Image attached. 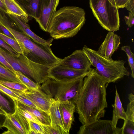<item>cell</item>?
Masks as SVG:
<instances>
[{
	"instance_id": "6da1fadb",
	"label": "cell",
	"mask_w": 134,
	"mask_h": 134,
	"mask_svg": "<svg viewBox=\"0 0 134 134\" xmlns=\"http://www.w3.org/2000/svg\"><path fill=\"white\" fill-rule=\"evenodd\" d=\"M108 83L95 68L89 70L75 104L82 125H88L104 116L107 107L106 89Z\"/></svg>"
},
{
	"instance_id": "7a4b0ae2",
	"label": "cell",
	"mask_w": 134,
	"mask_h": 134,
	"mask_svg": "<svg viewBox=\"0 0 134 134\" xmlns=\"http://www.w3.org/2000/svg\"><path fill=\"white\" fill-rule=\"evenodd\" d=\"M85 15L84 10L81 8L73 6L63 7L54 14L47 32L55 39L73 37L84 24Z\"/></svg>"
},
{
	"instance_id": "3957f363",
	"label": "cell",
	"mask_w": 134,
	"mask_h": 134,
	"mask_svg": "<svg viewBox=\"0 0 134 134\" xmlns=\"http://www.w3.org/2000/svg\"><path fill=\"white\" fill-rule=\"evenodd\" d=\"M82 50L95 67L97 72L105 79L108 83H114L125 76H129L130 72L124 66L123 60H114L107 59L97 51L85 45Z\"/></svg>"
},
{
	"instance_id": "277c9868",
	"label": "cell",
	"mask_w": 134,
	"mask_h": 134,
	"mask_svg": "<svg viewBox=\"0 0 134 134\" xmlns=\"http://www.w3.org/2000/svg\"><path fill=\"white\" fill-rule=\"evenodd\" d=\"M8 30L20 44L24 54L32 61L51 66L59 63L62 59L56 57L50 47L39 44L20 31Z\"/></svg>"
},
{
	"instance_id": "5b68a950",
	"label": "cell",
	"mask_w": 134,
	"mask_h": 134,
	"mask_svg": "<svg viewBox=\"0 0 134 134\" xmlns=\"http://www.w3.org/2000/svg\"><path fill=\"white\" fill-rule=\"evenodd\" d=\"M0 52L13 69L18 71L36 83L42 84L48 79L51 67L35 63L24 54L14 56L0 46Z\"/></svg>"
},
{
	"instance_id": "8992f818",
	"label": "cell",
	"mask_w": 134,
	"mask_h": 134,
	"mask_svg": "<svg viewBox=\"0 0 134 134\" xmlns=\"http://www.w3.org/2000/svg\"><path fill=\"white\" fill-rule=\"evenodd\" d=\"M84 77L68 82L58 81L49 77L40 86L39 88L55 101H68L75 104Z\"/></svg>"
},
{
	"instance_id": "52a82bcc",
	"label": "cell",
	"mask_w": 134,
	"mask_h": 134,
	"mask_svg": "<svg viewBox=\"0 0 134 134\" xmlns=\"http://www.w3.org/2000/svg\"><path fill=\"white\" fill-rule=\"evenodd\" d=\"M89 4L93 15L104 29L113 32L119 29V9L108 0H89Z\"/></svg>"
},
{
	"instance_id": "ba28073f",
	"label": "cell",
	"mask_w": 134,
	"mask_h": 134,
	"mask_svg": "<svg viewBox=\"0 0 134 134\" xmlns=\"http://www.w3.org/2000/svg\"><path fill=\"white\" fill-rule=\"evenodd\" d=\"M88 73V71L72 69L58 63L50 67L48 76L57 81L68 82L85 77Z\"/></svg>"
},
{
	"instance_id": "9c48e42d",
	"label": "cell",
	"mask_w": 134,
	"mask_h": 134,
	"mask_svg": "<svg viewBox=\"0 0 134 134\" xmlns=\"http://www.w3.org/2000/svg\"><path fill=\"white\" fill-rule=\"evenodd\" d=\"M122 128H115L111 121L99 119L87 126L80 127L78 134H122Z\"/></svg>"
},
{
	"instance_id": "30bf717a",
	"label": "cell",
	"mask_w": 134,
	"mask_h": 134,
	"mask_svg": "<svg viewBox=\"0 0 134 134\" xmlns=\"http://www.w3.org/2000/svg\"><path fill=\"white\" fill-rule=\"evenodd\" d=\"M59 64L70 68L88 71L92 65L82 50H77L70 55L62 59Z\"/></svg>"
},
{
	"instance_id": "8fae6325",
	"label": "cell",
	"mask_w": 134,
	"mask_h": 134,
	"mask_svg": "<svg viewBox=\"0 0 134 134\" xmlns=\"http://www.w3.org/2000/svg\"><path fill=\"white\" fill-rule=\"evenodd\" d=\"M22 93L38 109L49 114L50 107L52 103L55 101L49 96L40 88L37 89H28L24 93Z\"/></svg>"
},
{
	"instance_id": "7c38bea8",
	"label": "cell",
	"mask_w": 134,
	"mask_h": 134,
	"mask_svg": "<svg viewBox=\"0 0 134 134\" xmlns=\"http://www.w3.org/2000/svg\"><path fill=\"white\" fill-rule=\"evenodd\" d=\"M60 0H41L40 16L36 21L41 28L47 32L51 20L56 12Z\"/></svg>"
},
{
	"instance_id": "4fadbf2b",
	"label": "cell",
	"mask_w": 134,
	"mask_h": 134,
	"mask_svg": "<svg viewBox=\"0 0 134 134\" xmlns=\"http://www.w3.org/2000/svg\"><path fill=\"white\" fill-rule=\"evenodd\" d=\"M120 40L119 36L114 32L109 31L97 51L105 58L112 60V56L119 47Z\"/></svg>"
},
{
	"instance_id": "5bb4252c",
	"label": "cell",
	"mask_w": 134,
	"mask_h": 134,
	"mask_svg": "<svg viewBox=\"0 0 134 134\" xmlns=\"http://www.w3.org/2000/svg\"><path fill=\"white\" fill-rule=\"evenodd\" d=\"M9 14L20 31L39 44L47 47H50L51 45L52 39L46 40L40 37L31 30L29 25L19 16L13 14Z\"/></svg>"
},
{
	"instance_id": "9a60e30c",
	"label": "cell",
	"mask_w": 134,
	"mask_h": 134,
	"mask_svg": "<svg viewBox=\"0 0 134 134\" xmlns=\"http://www.w3.org/2000/svg\"><path fill=\"white\" fill-rule=\"evenodd\" d=\"M59 108L64 128L69 134L72 125L74 121V113L75 105L70 102L63 101L59 102Z\"/></svg>"
},
{
	"instance_id": "2e32d148",
	"label": "cell",
	"mask_w": 134,
	"mask_h": 134,
	"mask_svg": "<svg viewBox=\"0 0 134 134\" xmlns=\"http://www.w3.org/2000/svg\"><path fill=\"white\" fill-rule=\"evenodd\" d=\"M15 0L28 16L38 20L41 14V0Z\"/></svg>"
},
{
	"instance_id": "e0dca14e",
	"label": "cell",
	"mask_w": 134,
	"mask_h": 134,
	"mask_svg": "<svg viewBox=\"0 0 134 134\" xmlns=\"http://www.w3.org/2000/svg\"><path fill=\"white\" fill-rule=\"evenodd\" d=\"M5 116L4 121L0 127H5L7 130L2 134H26L20 122L13 113H7Z\"/></svg>"
},
{
	"instance_id": "ac0fdd59",
	"label": "cell",
	"mask_w": 134,
	"mask_h": 134,
	"mask_svg": "<svg viewBox=\"0 0 134 134\" xmlns=\"http://www.w3.org/2000/svg\"><path fill=\"white\" fill-rule=\"evenodd\" d=\"M59 102L55 101L52 104L49 109L51 126L58 130L61 134H68L64 127L59 111Z\"/></svg>"
},
{
	"instance_id": "d6986e66",
	"label": "cell",
	"mask_w": 134,
	"mask_h": 134,
	"mask_svg": "<svg viewBox=\"0 0 134 134\" xmlns=\"http://www.w3.org/2000/svg\"><path fill=\"white\" fill-rule=\"evenodd\" d=\"M115 96L114 104L112 105L113 107V117L111 120L114 127L116 128L118 121L119 119H122L124 121L127 119V116L125 112L122 107V103L118 92L116 87H115Z\"/></svg>"
},
{
	"instance_id": "ffe728a7",
	"label": "cell",
	"mask_w": 134,
	"mask_h": 134,
	"mask_svg": "<svg viewBox=\"0 0 134 134\" xmlns=\"http://www.w3.org/2000/svg\"><path fill=\"white\" fill-rule=\"evenodd\" d=\"M16 101L19 106L30 112L42 124L51 126V120L49 114L40 109L31 107Z\"/></svg>"
},
{
	"instance_id": "44dd1931",
	"label": "cell",
	"mask_w": 134,
	"mask_h": 134,
	"mask_svg": "<svg viewBox=\"0 0 134 134\" xmlns=\"http://www.w3.org/2000/svg\"><path fill=\"white\" fill-rule=\"evenodd\" d=\"M9 13L18 15L26 23L29 21V16L15 0H4Z\"/></svg>"
},
{
	"instance_id": "7402d4cb",
	"label": "cell",
	"mask_w": 134,
	"mask_h": 134,
	"mask_svg": "<svg viewBox=\"0 0 134 134\" xmlns=\"http://www.w3.org/2000/svg\"><path fill=\"white\" fill-rule=\"evenodd\" d=\"M0 80L14 82L24 85L23 83L16 77L14 73L0 63Z\"/></svg>"
},
{
	"instance_id": "603a6c76",
	"label": "cell",
	"mask_w": 134,
	"mask_h": 134,
	"mask_svg": "<svg viewBox=\"0 0 134 134\" xmlns=\"http://www.w3.org/2000/svg\"><path fill=\"white\" fill-rule=\"evenodd\" d=\"M0 24L2 25L8 29H12L17 31L19 30L9 14L0 9Z\"/></svg>"
},
{
	"instance_id": "cb8c5ba5",
	"label": "cell",
	"mask_w": 134,
	"mask_h": 134,
	"mask_svg": "<svg viewBox=\"0 0 134 134\" xmlns=\"http://www.w3.org/2000/svg\"><path fill=\"white\" fill-rule=\"evenodd\" d=\"M16 77L28 89H37L40 85L26 76L20 72L15 71L14 72Z\"/></svg>"
},
{
	"instance_id": "d4e9b609",
	"label": "cell",
	"mask_w": 134,
	"mask_h": 134,
	"mask_svg": "<svg viewBox=\"0 0 134 134\" xmlns=\"http://www.w3.org/2000/svg\"><path fill=\"white\" fill-rule=\"evenodd\" d=\"M0 38L17 53L19 54H24L20 44L15 39L10 37L0 32Z\"/></svg>"
},
{
	"instance_id": "484cf974",
	"label": "cell",
	"mask_w": 134,
	"mask_h": 134,
	"mask_svg": "<svg viewBox=\"0 0 134 134\" xmlns=\"http://www.w3.org/2000/svg\"><path fill=\"white\" fill-rule=\"evenodd\" d=\"M0 83L9 88L22 93H24L28 89L24 85L14 82L0 80Z\"/></svg>"
},
{
	"instance_id": "4316f807",
	"label": "cell",
	"mask_w": 134,
	"mask_h": 134,
	"mask_svg": "<svg viewBox=\"0 0 134 134\" xmlns=\"http://www.w3.org/2000/svg\"><path fill=\"white\" fill-rule=\"evenodd\" d=\"M128 96L130 102L127 105L126 111L125 112L127 119L134 121V96L132 93H130Z\"/></svg>"
},
{
	"instance_id": "83f0119b",
	"label": "cell",
	"mask_w": 134,
	"mask_h": 134,
	"mask_svg": "<svg viewBox=\"0 0 134 134\" xmlns=\"http://www.w3.org/2000/svg\"><path fill=\"white\" fill-rule=\"evenodd\" d=\"M18 119L26 132V134H30L31 131L29 121L25 116L20 114L15 107V111L13 113Z\"/></svg>"
},
{
	"instance_id": "f1b7e54d",
	"label": "cell",
	"mask_w": 134,
	"mask_h": 134,
	"mask_svg": "<svg viewBox=\"0 0 134 134\" xmlns=\"http://www.w3.org/2000/svg\"><path fill=\"white\" fill-rule=\"evenodd\" d=\"M13 101L14 104V107L16 108L18 111L29 121L34 122L40 124H42L30 112L24 108L19 106L16 100H14Z\"/></svg>"
},
{
	"instance_id": "f546056e",
	"label": "cell",
	"mask_w": 134,
	"mask_h": 134,
	"mask_svg": "<svg viewBox=\"0 0 134 134\" xmlns=\"http://www.w3.org/2000/svg\"><path fill=\"white\" fill-rule=\"evenodd\" d=\"M0 91L14 100L18 97L19 91L9 88L0 83Z\"/></svg>"
},
{
	"instance_id": "4dcf8cb0",
	"label": "cell",
	"mask_w": 134,
	"mask_h": 134,
	"mask_svg": "<svg viewBox=\"0 0 134 134\" xmlns=\"http://www.w3.org/2000/svg\"><path fill=\"white\" fill-rule=\"evenodd\" d=\"M121 128L122 134H134V121L127 119Z\"/></svg>"
},
{
	"instance_id": "1f68e13d",
	"label": "cell",
	"mask_w": 134,
	"mask_h": 134,
	"mask_svg": "<svg viewBox=\"0 0 134 134\" xmlns=\"http://www.w3.org/2000/svg\"><path fill=\"white\" fill-rule=\"evenodd\" d=\"M14 100H17L31 107L38 109L31 101L25 97L20 91L19 92L18 96Z\"/></svg>"
},
{
	"instance_id": "d6a6232c",
	"label": "cell",
	"mask_w": 134,
	"mask_h": 134,
	"mask_svg": "<svg viewBox=\"0 0 134 134\" xmlns=\"http://www.w3.org/2000/svg\"><path fill=\"white\" fill-rule=\"evenodd\" d=\"M29 123L31 130L34 131L37 134H44L42 124L30 121H29Z\"/></svg>"
},
{
	"instance_id": "836d02e7",
	"label": "cell",
	"mask_w": 134,
	"mask_h": 134,
	"mask_svg": "<svg viewBox=\"0 0 134 134\" xmlns=\"http://www.w3.org/2000/svg\"><path fill=\"white\" fill-rule=\"evenodd\" d=\"M0 46L14 56L17 57L20 54L17 53L1 38H0Z\"/></svg>"
},
{
	"instance_id": "e575fe53",
	"label": "cell",
	"mask_w": 134,
	"mask_h": 134,
	"mask_svg": "<svg viewBox=\"0 0 134 134\" xmlns=\"http://www.w3.org/2000/svg\"><path fill=\"white\" fill-rule=\"evenodd\" d=\"M44 134H61L57 129L51 126L41 125Z\"/></svg>"
},
{
	"instance_id": "d590c367",
	"label": "cell",
	"mask_w": 134,
	"mask_h": 134,
	"mask_svg": "<svg viewBox=\"0 0 134 134\" xmlns=\"http://www.w3.org/2000/svg\"><path fill=\"white\" fill-rule=\"evenodd\" d=\"M130 0H108L113 6L118 9L125 8Z\"/></svg>"
},
{
	"instance_id": "8d00e7d4",
	"label": "cell",
	"mask_w": 134,
	"mask_h": 134,
	"mask_svg": "<svg viewBox=\"0 0 134 134\" xmlns=\"http://www.w3.org/2000/svg\"><path fill=\"white\" fill-rule=\"evenodd\" d=\"M124 18L126 24L129 27L133 26L134 24V14L129 12L128 16H125Z\"/></svg>"
},
{
	"instance_id": "74e56055",
	"label": "cell",
	"mask_w": 134,
	"mask_h": 134,
	"mask_svg": "<svg viewBox=\"0 0 134 134\" xmlns=\"http://www.w3.org/2000/svg\"><path fill=\"white\" fill-rule=\"evenodd\" d=\"M0 105L3 107L10 111H12V109L9 102L0 93Z\"/></svg>"
},
{
	"instance_id": "f35d334b",
	"label": "cell",
	"mask_w": 134,
	"mask_h": 134,
	"mask_svg": "<svg viewBox=\"0 0 134 134\" xmlns=\"http://www.w3.org/2000/svg\"><path fill=\"white\" fill-rule=\"evenodd\" d=\"M0 63L14 73L15 70L8 63L0 52Z\"/></svg>"
},
{
	"instance_id": "ab89813d",
	"label": "cell",
	"mask_w": 134,
	"mask_h": 134,
	"mask_svg": "<svg viewBox=\"0 0 134 134\" xmlns=\"http://www.w3.org/2000/svg\"><path fill=\"white\" fill-rule=\"evenodd\" d=\"M0 32L13 38H15L14 36L5 27L0 24Z\"/></svg>"
},
{
	"instance_id": "60d3db41",
	"label": "cell",
	"mask_w": 134,
	"mask_h": 134,
	"mask_svg": "<svg viewBox=\"0 0 134 134\" xmlns=\"http://www.w3.org/2000/svg\"><path fill=\"white\" fill-rule=\"evenodd\" d=\"M128 58V61L129 65L130 67L131 74V76L133 78H134V61L133 57H129L127 56Z\"/></svg>"
},
{
	"instance_id": "b9f144b4",
	"label": "cell",
	"mask_w": 134,
	"mask_h": 134,
	"mask_svg": "<svg viewBox=\"0 0 134 134\" xmlns=\"http://www.w3.org/2000/svg\"><path fill=\"white\" fill-rule=\"evenodd\" d=\"M121 49L126 53L127 56L134 57V54L131 51L130 46L125 45L122 46Z\"/></svg>"
},
{
	"instance_id": "7bdbcfd3",
	"label": "cell",
	"mask_w": 134,
	"mask_h": 134,
	"mask_svg": "<svg viewBox=\"0 0 134 134\" xmlns=\"http://www.w3.org/2000/svg\"><path fill=\"white\" fill-rule=\"evenodd\" d=\"M125 8L129 12L134 14V0H130L127 4Z\"/></svg>"
},
{
	"instance_id": "ee69618b",
	"label": "cell",
	"mask_w": 134,
	"mask_h": 134,
	"mask_svg": "<svg viewBox=\"0 0 134 134\" xmlns=\"http://www.w3.org/2000/svg\"><path fill=\"white\" fill-rule=\"evenodd\" d=\"M0 9L7 13H9L4 3V0H0Z\"/></svg>"
},
{
	"instance_id": "f6af8a7d",
	"label": "cell",
	"mask_w": 134,
	"mask_h": 134,
	"mask_svg": "<svg viewBox=\"0 0 134 134\" xmlns=\"http://www.w3.org/2000/svg\"><path fill=\"white\" fill-rule=\"evenodd\" d=\"M7 113L3 109L2 107L0 105V114L3 115L5 116L6 115Z\"/></svg>"
}]
</instances>
